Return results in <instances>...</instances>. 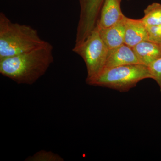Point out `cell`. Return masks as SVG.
Masks as SVG:
<instances>
[{"instance_id": "5", "label": "cell", "mask_w": 161, "mask_h": 161, "mask_svg": "<svg viewBox=\"0 0 161 161\" xmlns=\"http://www.w3.org/2000/svg\"><path fill=\"white\" fill-rule=\"evenodd\" d=\"M104 0H79L80 12L75 44L85 40L95 28Z\"/></svg>"}, {"instance_id": "6", "label": "cell", "mask_w": 161, "mask_h": 161, "mask_svg": "<svg viewBox=\"0 0 161 161\" xmlns=\"http://www.w3.org/2000/svg\"><path fill=\"white\" fill-rule=\"evenodd\" d=\"M121 0H104L97 25L99 28H106L124 19L121 9Z\"/></svg>"}, {"instance_id": "1", "label": "cell", "mask_w": 161, "mask_h": 161, "mask_svg": "<svg viewBox=\"0 0 161 161\" xmlns=\"http://www.w3.org/2000/svg\"><path fill=\"white\" fill-rule=\"evenodd\" d=\"M53 49L47 42L31 51L0 59V73L18 84H33L53 62Z\"/></svg>"}, {"instance_id": "13", "label": "cell", "mask_w": 161, "mask_h": 161, "mask_svg": "<svg viewBox=\"0 0 161 161\" xmlns=\"http://www.w3.org/2000/svg\"><path fill=\"white\" fill-rule=\"evenodd\" d=\"M148 67L151 78L158 84L161 93V58L154 60Z\"/></svg>"}, {"instance_id": "14", "label": "cell", "mask_w": 161, "mask_h": 161, "mask_svg": "<svg viewBox=\"0 0 161 161\" xmlns=\"http://www.w3.org/2000/svg\"><path fill=\"white\" fill-rule=\"evenodd\" d=\"M147 27L149 40L161 45V25Z\"/></svg>"}, {"instance_id": "8", "label": "cell", "mask_w": 161, "mask_h": 161, "mask_svg": "<svg viewBox=\"0 0 161 161\" xmlns=\"http://www.w3.org/2000/svg\"><path fill=\"white\" fill-rule=\"evenodd\" d=\"M140 64L132 47L124 43L109 49L104 68Z\"/></svg>"}, {"instance_id": "4", "label": "cell", "mask_w": 161, "mask_h": 161, "mask_svg": "<svg viewBox=\"0 0 161 161\" xmlns=\"http://www.w3.org/2000/svg\"><path fill=\"white\" fill-rule=\"evenodd\" d=\"M108 51L101 37L97 24L84 41L75 45L73 51L81 57L86 65V82L96 77L104 68Z\"/></svg>"}, {"instance_id": "7", "label": "cell", "mask_w": 161, "mask_h": 161, "mask_svg": "<svg viewBox=\"0 0 161 161\" xmlns=\"http://www.w3.org/2000/svg\"><path fill=\"white\" fill-rule=\"evenodd\" d=\"M125 43L131 47L149 40L148 29L142 19H134L125 16Z\"/></svg>"}, {"instance_id": "9", "label": "cell", "mask_w": 161, "mask_h": 161, "mask_svg": "<svg viewBox=\"0 0 161 161\" xmlns=\"http://www.w3.org/2000/svg\"><path fill=\"white\" fill-rule=\"evenodd\" d=\"M132 48L139 63L147 66L161 58V45L149 40L142 41Z\"/></svg>"}, {"instance_id": "11", "label": "cell", "mask_w": 161, "mask_h": 161, "mask_svg": "<svg viewBox=\"0 0 161 161\" xmlns=\"http://www.w3.org/2000/svg\"><path fill=\"white\" fill-rule=\"evenodd\" d=\"M142 20L147 27L161 25V4L153 3L144 10Z\"/></svg>"}, {"instance_id": "3", "label": "cell", "mask_w": 161, "mask_h": 161, "mask_svg": "<svg viewBox=\"0 0 161 161\" xmlns=\"http://www.w3.org/2000/svg\"><path fill=\"white\" fill-rule=\"evenodd\" d=\"M151 78L148 66L141 64L105 68L95 78L86 81L87 84L128 92L139 81Z\"/></svg>"}, {"instance_id": "2", "label": "cell", "mask_w": 161, "mask_h": 161, "mask_svg": "<svg viewBox=\"0 0 161 161\" xmlns=\"http://www.w3.org/2000/svg\"><path fill=\"white\" fill-rule=\"evenodd\" d=\"M47 43L28 25L12 22L0 13V59L33 50Z\"/></svg>"}, {"instance_id": "10", "label": "cell", "mask_w": 161, "mask_h": 161, "mask_svg": "<svg viewBox=\"0 0 161 161\" xmlns=\"http://www.w3.org/2000/svg\"><path fill=\"white\" fill-rule=\"evenodd\" d=\"M99 30L101 37L109 50L118 47L125 43L124 19L110 27L99 28Z\"/></svg>"}, {"instance_id": "12", "label": "cell", "mask_w": 161, "mask_h": 161, "mask_svg": "<svg viewBox=\"0 0 161 161\" xmlns=\"http://www.w3.org/2000/svg\"><path fill=\"white\" fill-rule=\"evenodd\" d=\"M26 161H64V160L57 153L46 150H42L29 156L25 160Z\"/></svg>"}]
</instances>
